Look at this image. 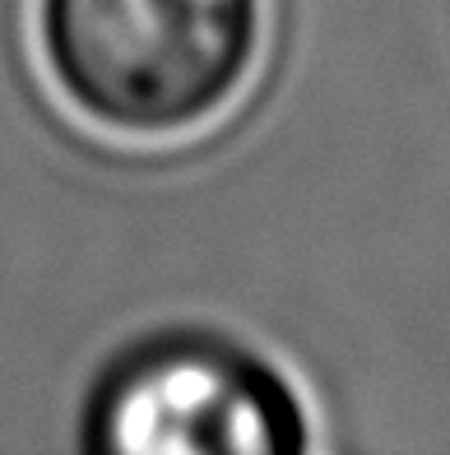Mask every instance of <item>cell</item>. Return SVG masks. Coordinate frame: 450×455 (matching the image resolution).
Instances as JSON below:
<instances>
[{
	"instance_id": "obj_1",
	"label": "cell",
	"mask_w": 450,
	"mask_h": 455,
	"mask_svg": "<svg viewBox=\"0 0 450 455\" xmlns=\"http://www.w3.org/2000/svg\"><path fill=\"white\" fill-rule=\"evenodd\" d=\"M264 47V0H37L56 93L116 140H181L241 98Z\"/></svg>"
},
{
	"instance_id": "obj_2",
	"label": "cell",
	"mask_w": 450,
	"mask_h": 455,
	"mask_svg": "<svg viewBox=\"0 0 450 455\" xmlns=\"http://www.w3.org/2000/svg\"><path fill=\"white\" fill-rule=\"evenodd\" d=\"M79 446L93 455H297L312 446V419L293 381L241 339L162 330L98 371L79 413Z\"/></svg>"
}]
</instances>
